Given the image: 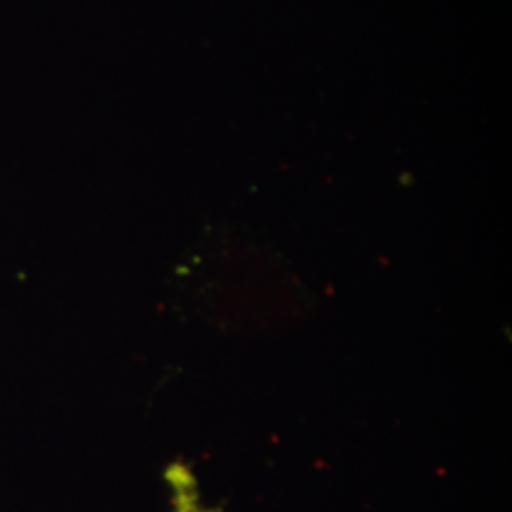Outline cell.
Returning a JSON list of instances; mask_svg holds the SVG:
<instances>
[{"label":"cell","mask_w":512,"mask_h":512,"mask_svg":"<svg viewBox=\"0 0 512 512\" xmlns=\"http://www.w3.org/2000/svg\"><path fill=\"white\" fill-rule=\"evenodd\" d=\"M169 486L173 488V512H217L200 503L196 478L184 467H171L167 473Z\"/></svg>","instance_id":"6da1fadb"}]
</instances>
